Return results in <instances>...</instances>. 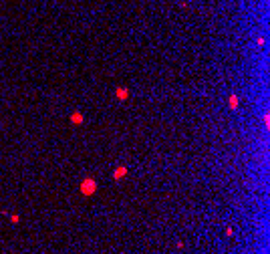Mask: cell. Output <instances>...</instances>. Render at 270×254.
<instances>
[{"instance_id":"cell-4","label":"cell","mask_w":270,"mask_h":254,"mask_svg":"<svg viewBox=\"0 0 270 254\" xmlns=\"http://www.w3.org/2000/svg\"><path fill=\"white\" fill-rule=\"evenodd\" d=\"M71 119H73V123H83V115L81 113H73Z\"/></svg>"},{"instance_id":"cell-5","label":"cell","mask_w":270,"mask_h":254,"mask_svg":"<svg viewBox=\"0 0 270 254\" xmlns=\"http://www.w3.org/2000/svg\"><path fill=\"white\" fill-rule=\"evenodd\" d=\"M236 105H238V97H236V95H232V97H230V107L234 109Z\"/></svg>"},{"instance_id":"cell-2","label":"cell","mask_w":270,"mask_h":254,"mask_svg":"<svg viewBox=\"0 0 270 254\" xmlns=\"http://www.w3.org/2000/svg\"><path fill=\"white\" fill-rule=\"evenodd\" d=\"M125 173H127V167H117V170H115V173H113V178H115V180H119V178H123Z\"/></svg>"},{"instance_id":"cell-3","label":"cell","mask_w":270,"mask_h":254,"mask_svg":"<svg viewBox=\"0 0 270 254\" xmlns=\"http://www.w3.org/2000/svg\"><path fill=\"white\" fill-rule=\"evenodd\" d=\"M117 97H119V99H127V97H129V91H127V89H117Z\"/></svg>"},{"instance_id":"cell-6","label":"cell","mask_w":270,"mask_h":254,"mask_svg":"<svg viewBox=\"0 0 270 254\" xmlns=\"http://www.w3.org/2000/svg\"><path fill=\"white\" fill-rule=\"evenodd\" d=\"M12 222H14V224H18V222H20V216H18V214H14V216H12Z\"/></svg>"},{"instance_id":"cell-1","label":"cell","mask_w":270,"mask_h":254,"mask_svg":"<svg viewBox=\"0 0 270 254\" xmlns=\"http://www.w3.org/2000/svg\"><path fill=\"white\" fill-rule=\"evenodd\" d=\"M95 190H97V184H95V180H91V178L83 180V184H81V194H83V196H91Z\"/></svg>"}]
</instances>
